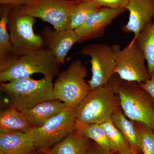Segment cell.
Masks as SVG:
<instances>
[{
  "label": "cell",
  "mask_w": 154,
  "mask_h": 154,
  "mask_svg": "<svg viewBox=\"0 0 154 154\" xmlns=\"http://www.w3.org/2000/svg\"><path fill=\"white\" fill-rule=\"evenodd\" d=\"M81 0H34L24 5L16 6L20 12L41 19L56 30L67 29L73 11Z\"/></svg>",
  "instance_id": "ba28073f"
},
{
  "label": "cell",
  "mask_w": 154,
  "mask_h": 154,
  "mask_svg": "<svg viewBox=\"0 0 154 154\" xmlns=\"http://www.w3.org/2000/svg\"><path fill=\"white\" fill-rule=\"evenodd\" d=\"M126 11L125 8L113 9L102 7L92 13L82 25L75 30L79 38V43L102 37L107 26Z\"/></svg>",
  "instance_id": "8fae6325"
},
{
  "label": "cell",
  "mask_w": 154,
  "mask_h": 154,
  "mask_svg": "<svg viewBox=\"0 0 154 154\" xmlns=\"http://www.w3.org/2000/svg\"><path fill=\"white\" fill-rule=\"evenodd\" d=\"M76 109L67 107L42 126L33 128L28 134L36 149L46 150L76 130Z\"/></svg>",
  "instance_id": "52a82bcc"
},
{
  "label": "cell",
  "mask_w": 154,
  "mask_h": 154,
  "mask_svg": "<svg viewBox=\"0 0 154 154\" xmlns=\"http://www.w3.org/2000/svg\"><path fill=\"white\" fill-rule=\"evenodd\" d=\"M88 71L81 60L72 62L65 70L60 72L54 83V99L76 109L92 90L85 79Z\"/></svg>",
  "instance_id": "5b68a950"
},
{
  "label": "cell",
  "mask_w": 154,
  "mask_h": 154,
  "mask_svg": "<svg viewBox=\"0 0 154 154\" xmlns=\"http://www.w3.org/2000/svg\"><path fill=\"white\" fill-rule=\"evenodd\" d=\"M88 154H113V152L103 148L97 144L96 147L88 149Z\"/></svg>",
  "instance_id": "83f0119b"
},
{
  "label": "cell",
  "mask_w": 154,
  "mask_h": 154,
  "mask_svg": "<svg viewBox=\"0 0 154 154\" xmlns=\"http://www.w3.org/2000/svg\"><path fill=\"white\" fill-rule=\"evenodd\" d=\"M35 22V18L20 12L16 6L11 11L8 28L15 59L22 54L47 48L41 35L34 33Z\"/></svg>",
  "instance_id": "8992f818"
},
{
  "label": "cell",
  "mask_w": 154,
  "mask_h": 154,
  "mask_svg": "<svg viewBox=\"0 0 154 154\" xmlns=\"http://www.w3.org/2000/svg\"><path fill=\"white\" fill-rule=\"evenodd\" d=\"M79 53L90 57L91 79L88 83L91 89L105 86L115 74L116 63L112 46L105 43H91L85 46Z\"/></svg>",
  "instance_id": "30bf717a"
},
{
  "label": "cell",
  "mask_w": 154,
  "mask_h": 154,
  "mask_svg": "<svg viewBox=\"0 0 154 154\" xmlns=\"http://www.w3.org/2000/svg\"><path fill=\"white\" fill-rule=\"evenodd\" d=\"M51 78L21 79L1 83L0 88L9 100L10 107L23 111L42 102L55 99Z\"/></svg>",
  "instance_id": "7a4b0ae2"
},
{
  "label": "cell",
  "mask_w": 154,
  "mask_h": 154,
  "mask_svg": "<svg viewBox=\"0 0 154 154\" xmlns=\"http://www.w3.org/2000/svg\"><path fill=\"white\" fill-rule=\"evenodd\" d=\"M21 111L10 108L0 113V134L19 131L28 134L33 128Z\"/></svg>",
  "instance_id": "ac0fdd59"
},
{
  "label": "cell",
  "mask_w": 154,
  "mask_h": 154,
  "mask_svg": "<svg viewBox=\"0 0 154 154\" xmlns=\"http://www.w3.org/2000/svg\"><path fill=\"white\" fill-rule=\"evenodd\" d=\"M141 88L146 91L154 100V71L151 75L149 79L144 83H138Z\"/></svg>",
  "instance_id": "484cf974"
},
{
  "label": "cell",
  "mask_w": 154,
  "mask_h": 154,
  "mask_svg": "<svg viewBox=\"0 0 154 154\" xmlns=\"http://www.w3.org/2000/svg\"><path fill=\"white\" fill-rule=\"evenodd\" d=\"M100 125L105 130L115 152H117L118 153L125 154L133 151L126 138L113 125L111 119Z\"/></svg>",
  "instance_id": "7402d4cb"
},
{
  "label": "cell",
  "mask_w": 154,
  "mask_h": 154,
  "mask_svg": "<svg viewBox=\"0 0 154 154\" xmlns=\"http://www.w3.org/2000/svg\"><path fill=\"white\" fill-rule=\"evenodd\" d=\"M87 139L75 130L47 152L49 154H88Z\"/></svg>",
  "instance_id": "d6986e66"
},
{
  "label": "cell",
  "mask_w": 154,
  "mask_h": 154,
  "mask_svg": "<svg viewBox=\"0 0 154 154\" xmlns=\"http://www.w3.org/2000/svg\"><path fill=\"white\" fill-rule=\"evenodd\" d=\"M64 103L57 99L45 101L33 108L21 111L33 128L42 126L49 119L66 108Z\"/></svg>",
  "instance_id": "9a60e30c"
},
{
  "label": "cell",
  "mask_w": 154,
  "mask_h": 154,
  "mask_svg": "<svg viewBox=\"0 0 154 154\" xmlns=\"http://www.w3.org/2000/svg\"><path fill=\"white\" fill-rule=\"evenodd\" d=\"M43 151L38 152L32 154H49L47 151L45 152L44 150H42Z\"/></svg>",
  "instance_id": "f1b7e54d"
},
{
  "label": "cell",
  "mask_w": 154,
  "mask_h": 154,
  "mask_svg": "<svg viewBox=\"0 0 154 154\" xmlns=\"http://www.w3.org/2000/svg\"><path fill=\"white\" fill-rule=\"evenodd\" d=\"M135 41L144 54L151 75L154 71V17L152 22L141 31Z\"/></svg>",
  "instance_id": "ffe728a7"
},
{
  "label": "cell",
  "mask_w": 154,
  "mask_h": 154,
  "mask_svg": "<svg viewBox=\"0 0 154 154\" xmlns=\"http://www.w3.org/2000/svg\"><path fill=\"white\" fill-rule=\"evenodd\" d=\"M111 120L126 138L131 149L133 151L141 153L140 137L135 122L127 118L120 106L114 111Z\"/></svg>",
  "instance_id": "e0dca14e"
},
{
  "label": "cell",
  "mask_w": 154,
  "mask_h": 154,
  "mask_svg": "<svg viewBox=\"0 0 154 154\" xmlns=\"http://www.w3.org/2000/svg\"><path fill=\"white\" fill-rule=\"evenodd\" d=\"M60 64L48 48L17 57L8 67L0 71V82L31 78L34 74L51 78L60 73Z\"/></svg>",
  "instance_id": "3957f363"
},
{
  "label": "cell",
  "mask_w": 154,
  "mask_h": 154,
  "mask_svg": "<svg viewBox=\"0 0 154 154\" xmlns=\"http://www.w3.org/2000/svg\"><path fill=\"white\" fill-rule=\"evenodd\" d=\"M39 34L43 38L45 47L51 51L60 64H64L66 57L70 50L79 42L75 31L69 28L54 30L46 26Z\"/></svg>",
  "instance_id": "7c38bea8"
},
{
  "label": "cell",
  "mask_w": 154,
  "mask_h": 154,
  "mask_svg": "<svg viewBox=\"0 0 154 154\" xmlns=\"http://www.w3.org/2000/svg\"><path fill=\"white\" fill-rule=\"evenodd\" d=\"M120 79L115 74L105 86L91 90L76 109V121L83 124L101 125L110 120L120 106L116 91Z\"/></svg>",
  "instance_id": "6da1fadb"
},
{
  "label": "cell",
  "mask_w": 154,
  "mask_h": 154,
  "mask_svg": "<svg viewBox=\"0 0 154 154\" xmlns=\"http://www.w3.org/2000/svg\"><path fill=\"white\" fill-rule=\"evenodd\" d=\"M34 0H0L1 5H12L14 6H20L27 5Z\"/></svg>",
  "instance_id": "4316f807"
},
{
  "label": "cell",
  "mask_w": 154,
  "mask_h": 154,
  "mask_svg": "<svg viewBox=\"0 0 154 154\" xmlns=\"http://www.w3.org/2000/svg\"><path fill=\"white\" fill-rule=\"evenodd\" d=\"M125 8L129 12V19L122 28L125 33H133L135 40L154 17V0H130Z\"/></svg>",
  "instance_id": "4fadbf2b"
},
{
  "label": "cell",
  "mask_w": 154,
  "mask_h": 154,
  "mask_svg": "<svg viewBox=\"0 0 154 154\" xmlns=\"http://www.w3.org/2000/svg\"><path fill=\"white\" fill-rule=\"evenodd\" d=\"M140 137L142 154H154V132L143 125L135 122Z\"/></svg>",
  "instance_id": "cb8c5ba5"
},
{
  "label": "cell",
  "mask_w": 154,
  "mask_h": 154,
  "mask_svg": "<svg viewBox=\"0 0 154 154\" xmlns=\"http://www.w3.org/2000/svg\"><path fill=\"white\" fill-rule=\"evenodd\" d=\"M116 91L127 118L154 132V100L150 95L136 82L121 79L116 86Z\"/></svg>",
  "instance_id": "277c9868"
},
{
  "label": "cell",
  "mask_w": 154,
  "mask_h": 154,
  "mask_svg": "<svg viewBox=\"0 0 154 154\" xmlns=\"http://www.w3.org/2000/svg\"><path fill=\"white\" fill-rule=\"evenodd\" d=\"M111 46L116 65L115 74L121 80L141 83L150 79L144 54L135 40H131L123 49L117 45Z\"/></svg>",
  "instance_id": "9c48e42d"
},
{
  "label": "cell",
  "mask_w": 154,
  "mask_h": 154,
  "mask_svg": "<svg viewBox=\"0 0 154 154\" xmlns=\"http://www.w3.org/2000/svg\"><path fill=\"white\" fill-rule=\"evenodd\" d=\"M117 154H140V153L137 152H135L133 151L130 152L129 153H125V154H120V153H118Z\"/></svg>",
  "instance_id": "f546056e"
},
{
  "label": "cell",
  "mask_w": 154,
  "mask_h": 154,
  "mask_svg": "<svg viewBox=\"0 0 154 154\" xmlns=\"http://www.w3.org/2000/svg\"><path fill=\"white\" fill-rule=\"evenodd\" d=\"M103 8H125L130 0H81Z\"/></svg>",
  "instance_id": "d4e9b609"
},
{
  "label": "cell",
  "mask_w": 154,
  "mask_h": 154,
  "mask_svg": "<svg viewBox=\"0 0 154 154\" xmlns=\"http://www.w3.org/2000/svg\"><path fill=\"white\" fill-rule=\"evenodd\" d=\"M36 149L28 134L19 131L0 134V154H32Z\"/></svg>",
  "instance_id": "5bb4252c"
},
{
  "label": "cell",
  "mask_w": 154,
  "mask_h": 154,
  "mask_svg": "<svg viewBox=\"0 0 154 154\" xmlns=\"http://www.w3.org/2000/svg\"><path fill=\"white\" fill-rule=\"evenodd\" d=\"M101 8L92 3L82 1L73 11L69 28L75 30L79 28L91 14Z\"/></svg>",
  "instance_id": "603a6c76"
},
{
  "label": "cell",
  "mask_w": 154,
  "mask_h": 154,
  "mask_svg": "<svg viewBox=\"0 0 154 154\" xmlns=\"http://www.w3.org/2000/svg\"><path fill=\"white\" fill-rule=\"evenodd\" d=\"M76 131L87 139L94 140L103 148L115 152L113 145L107 137L105 130L100 125L82 124L76 121Z\"/></svg>",
  "instance_id": "44dd1931"
},
{
  "label": "cell",
  "mask_w": 154,
  "mask_h": 154,
  "mask_svg": "<svg viewBox=\"0 0 154 154\" xmlns=\"http://www.w3.org/2000/svg\"><path fill=\"white\" fill-rule=\"evenodd\" d=\"M14 7L2 5L0 8V71L8 67L15 59L8 28L10 13Z\"/></svg>",
  "instance_id": "2e32d148"
}]
</instances>
